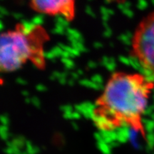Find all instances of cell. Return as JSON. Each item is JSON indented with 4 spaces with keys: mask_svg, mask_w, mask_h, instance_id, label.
Instances as JSON below:
<instances>
[{
    "mask_svg": "<svg viewBox=\"0 0 154 154\" xmlns=\"http://www.w3.org/2000/svg\"><path fill=\"white\" fill-rule=\"evenodd\" d=\"M72 126L75 130H77L78 128V125H77V124L76 123H72Z\"/></svg>",
    "mask_w": 154,
    "mask_h": 154,
    "instance_id": "15",
    "label": "cell"
},
{
    "mask_svg": "<svg viewBox=\"0 0 154 154\" xmlns=\"http://www.w3.org/2000/svg\"><path fill=\"white\" fill-rule=\"evenodd\" d=\"M61 109L63 111H64V113H66V112H72V107L70 106H68V105L64 106L61 107Z\"/></svg>",
    "mask_w": 154,
    "mask_h": 154,
    "instance_id": "9",
    "label": "cell"
},
{
    "mask_svg": "<svg viewBox=\"0 0 154 154\" xmlns=\"http://www.w3.org/2000/svg\"><path fill=\"white\" fill-rule=\"evenodd\" d=\"M94 138H96V140L97 141H100L104 140L103 139L102 135H101V134L100 133H94Z\"/></svg>",
    "mask_w": 154,
    "mask_h": 154,
    "instance_id": "11",
    "label": "cell"
},
{
    "mask_svg": "<svg viewBox=\"0 0 154 154\" xmlns=\"http://www.w3.org/2000/svg\"><path fill=\"white\" fill-rule=\"evenodd\" d=\"M5 152L7 154H14V151H13L12 149V147H8L7 146V148H6L5 150Z\"/></svg>",
    "mask_w": 154,
    "mask_h": 154,
    "instance_id": "14",
    "label": "cell"
},
{
    "mask_svg": "<svg viewBox=\"0 0 154 154\" xmlns=\"http://www.w3.org/2000/svg\"><path fill=\"white\" fill-rule=\"evenodd\" d=\"M81 117V114L78 111H76L75 112H73V119H78Z\"/></svg>",
    "mask_w": 154,
    "mask_h": 154,
    "instance_id": "12",
    "label": "cell"
},
{
    "mask_svg": "<svg viewBox=\"0 0 154 154\" xmlns=\"http://www.w3.org/2000/svg\"><path fill=\"white\" fill-rule=\"evenodd\" d=\"M131 56L154 82V10L138 23L131 38Z\"/></svg>",
    "mask_w": 154,
    "mask_h": 154,
    "instance_id": "3",
    "label": "cell"
},
{
    "mask_svg": "<svg viewBox=\"0 0 154 154\" xmlns=\"http://www.w3.org/2000/svg\"><path fill=\"white\" fill-rule=\"evenodd\" d=\"M0 132H1V137L3 140H7L8 138V128L7 125H2L0 128Z\"/></svg>",
    "mask_w": 154,
    "mask_h": 154,
    "instance_id": "7",
    "label": "cell"
},
{
    "mask_svg": "<svg viewBox=\"0 0 154 154\" xmlns=\"http://www.w3.org/2000/svg\"><path fill=\"white\" fill-rule=\"evenodd\" d=\"M1 122L2 123V125H7L9 123V118L7 117V115H2L1 116Z\"/></svg>",
    "mask_w": 154,
    "mask_h": 154,
    "instance_id": "8",
    "label": "cell"
},
{
    "mask_svg": "<svg viewBox=\"0 0 154 154\" xmlns=\"http://www.w3.org/2000/svg\"><path fill=\"white\" fill-rule=\"evenodd\" d=\"M64 117L66 119H73V111L72 112L64 113Z\"/></svg>",
    "mask_w": 154,
    "mask_h": 154,
    "instance_id": "10",
    "label": "cell"
},
{
    "mask_svg": "<svg viewBox=\"0 0 154 154\" xmlns=\"http://www.w3.org/2000/svg\"><path fill=\"white\" fill-rule=\"evenodd\" d=\"M153 90L154 82L144 74L115 72L111 76L99 100L104 107L139 127L141 115L148 108V97Z\"/></svg>",
    "mask_w": 154,
    "mask_h": 154,
    "instance_id": "1",
    "label": "cell"
},
{
    "mask_svg": "<svg viewBox=\"0 0 154 154\" xmlns=\"http://www.w3.org/2000/svg\"><path fill=\"white\" fill-rule=\"evenodd\" d=\"M94 121L95 122L96 125L98 126L99 129L101 128H106L107 125H108V122L110 121V118L104 116V114H96L94 118H93Z\"/></svg>",
    "mask_w": 154,
    "mask_h": 154,
    "instance_id": "5",
    "label": "cell"
},
{
    "mask_svg": "<svg viewBox=\"0 0 154 154\" xmlns=\"http://www.w3.org/2000/svg\"><path fill=\"white\" fill-rule=\"evenodd\" d=\"M36 12L51 17H61L71 22L76 16V0H28Z\"/></svg>",
    "mask_w": 154,
    "mask_h": 154,
    "instance_id": "4",
    "label": "cell"
},
{
    "mask_svg": "<svg viewBox=\"0 0 154 154\" xmlns=\"http://www.w3.org/2000/svg\"><path fill=\"white\" fill-rule=\"evenodd\" d=\"M97 145L103 154H111V146L108 143H106L104 140L97 141Z\"/></svg>",
    "mask_w": 154,
    "mask_h": 154,
    "instance_id": "6",
    "label": "cell"
},
{
    "mask_svg": "<svg viewBox=\"0 0 154 154\" xmlns=\"http://www.w3.org/2000/svg\"><path fill=\"white\" fill-rule=\"evenodd\" d=\"M50 40L44 27L34 24L27 27L19 23L13 29L2 32L0 38V68L1 72H12L27 63L38 69L46 66L44 46Z\"/></svg>",
    "mask_w": 154,
    "mask_h": 154,
    "instance_id": "2",
    "label": "cell"
},
{
    "mask_svg": "<svg viewBox=\"0 0 154 154\" xmlns=\"http://www.w3.org/2000/svg\"><path fill=\"white\" fill-rule=\"evenodd\" d=\"M18 154H27V152H24V153H22V152H19Z\"/></svg>",
    "mask_w": 154,
    "mask_h": 154,
    "instance_id": "16",
    "label": "cell"
},
{
    "mask_svg": "<svg viewBox=\"0 0 154 154\" xmlns=\"http://www.w3.org/2000/svg\"><path fill=\"white\" fill-rule=\"evenodd\" d=\"M31 102L33 103V104H34V106H36L37 107H38L40 106V103H39V101H38L37 98H33L32 100H31Z\"/></svg>",
    "mask_w": 154,
    "mask_h": 154,
    "instance_id": "13",
    "label": "cell"
}]
</instances>
